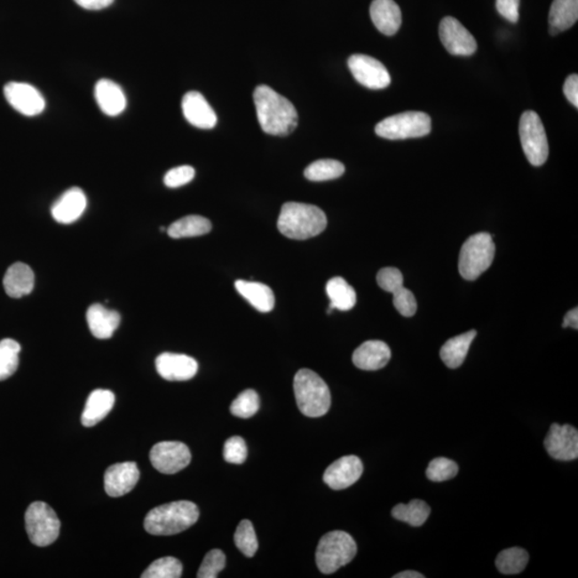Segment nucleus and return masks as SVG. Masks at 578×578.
Segmentation results:
<instances>
[{
  "label": "nucleus",
  "mask_w": 578,
  "mask_h": 578,
  "mask_svg": "<svg viewBox=\"0 0 578 578\" xmlns=\"http://www.w3.org/2000/svg\"><path fill=\"white\" fill-rule=\"evenodd\" d=\"M257 119L265 133L286 137L298 126V113L289 99L273 88L260 85L254 91Z\"/></svg>",
  "instance_id": "nucleus-1"
},
{
  "label": "nucleus",
  "mask_w": 578,
  "mask_h": 578,
  "mask_svg": "<svg viewBox=\"0 0 578 578\" xmlns=\"http://www.w3.org/2000/svg\"><path fill=\"white\" fill-rule=\"evenodd\" d=\"M327 227V217L321 208L304 202H285L281 210L278 229L294 241L319 236Z\"/></svg>",
  "instance_id": "nucleus-2"
},
{
  "label": "nucleus",
  "mask_w": 578,
  "mask_h": 578,
  "mask_svg": "<svg viewBox=\"0 0 578 578\" xmlns=\"http://www.w3.org/2000/svg\"><path fill=\"white\" fill-rule=\"evenodd\" d=\"M200 518L195 503L180 500L151 510L145 518L144 527L154 535H173L192 527Z\"/></svg>",
  "instance_id": "nucleus-3"
},
{
  "label": "nucleus",
  "mask_w": 578,
  "mask_h": 578,
  "mask_svg": "<svg viewBox=\"0 0 578 578\" xmlns=\"http://www.w3.org/2000/svg\"><path fill=\"white\" fill-rule=\"evenodd\" d=\"M294 392L297 406L310 418H320L330 409V390L324 379L311 369L302 368L296 374Z\"/></svg>",
  "instance_id": "nucleus-4"
},
{
  "label": "nucleus",
  "mask_w": 578,
  "mask_h": 578,
  "mask_svg": "<svg viewBox=\"0 0 578 578\" xmlns=\"http://www.w3.org/2000/svg\"><path fill=\"white\" fill-rule=\"evenodd\" d=\"M357 554V544L345 531H331L320 541L316 550V564L324 574H332L350 564Z\"/></svg>",
  "instance_id": "nucleus-5"
},
{
  "label": "nucleus",
  "mask_w": 578,
  "mask_h": 578,
  "mask_svg": "<svg viewBox=\"0 0 578 578\" xmlns=\"http://www.w3.org/2000/svg\"><path fill=\"white\" fill-rule=\"evenodd\" d=\"M495 243L487 233H479L467 239L461 249L458 270L463 278L475 281L491 267Z\"/></svg>",
  "instance_id": "nucleus-6"
},
{
  "label": "nucleus",
  "mask_w": 578,
  "mask_h": 578,
  "mask_svg": "<svg viewBox=\"0 0 578 578\" xmlns=\"http://www.w3.org/2000/svg\"><path fill=\"white\" fill-rule=\"evenodd\" d=\"M25 527L31 543L45 548L59 538L60 520L49 504L36 502L25 513Z\"/></svg>",
  "instance_id": "nucleus-7"
},
{
  "label": "nucleus",
  "mask_w": 578,
  "mask_h": 578,
  "mask_svg": "<svg viewBox=\"0 0 578 578\" xmlns=\"http://www.w3.org/2000/svg\"><path fill=\"white\" fill-rule=\"evenodd\" d=\"M431 118L422 112L393 115L377 123L375 132L380 138L398 140L425 137L431 132Z\"/></svg>",
  "instance_id": "nucleus-8"
},
{
  "label": "nucleus",
  "mask_w": 578,
  "mask_h": 578,
  "mask_svg": "<svg viewBox=\"0 0 578 578\" xmlns=\"http://www.w3.org/2000/svg\"><path fill=\"white\" fill-rule=\"evenodd\" d=\"M520 143L529 163L541 166L549 158V140L545 129L538 114L525 112L519 122Z\"/></svg>",
  "instance_id": "nucleus-9"
},
{
  "label": "nucleus",
  "mask_w": 578,
  "mask_h": 578,
  "mask_svg": "<svg viewBox=\"0 0 578 578\" xmlns=\"http://www.w3.org/2000/svg\"><path fill=\"white\" fill-rule=\"evenodd\" d=\"M149 457L155 470L166 475L185 470L192 458L189 447L179 441L159 442L151 449Z\"/></svg>",
  "instance_id": "nucleus-10"
},
{
  "label": "nucleus",
  "mask_w": 578,
  "mask_h": 578,
  "mask_svg": "<svg viewBox=\"0 0 578 578\" xmlns=\"http://www.w3.org/2000/svg\"><path fill=\"white\" fill-rule=\"evenodd\" d=\"M348 67L359 84L369 88V90H384L392 83V77L385 67L371 56L352 55L348 59Z\"/></svg>",
  "instance_id": "nucleus-11"
},
{
  "label": "nucleus",
  "mask_w": 578,
  "mask_h": 578,
  "mask_svg": "<svg viewBox=\"0 0 578 578\" xmlns=\"http://www.w3.org/2000/svg\"><path fill=\"white\" fill-rule=\"evenodd\" d=\"M439 36L442 44L452 55L471 56L477 51L476 39L455 18L442 19L439 25Z\"/></svg>",
  "instance_id": "nucleus-12"
},
{
  "label": "nucleus",
  "mask_w": 578,
  "mask_h": 578,
  "mask_svg": "<svg viewBox=\"0 0 578 578\" xmlns=\"http://www.w3.org/2000/svg\"><path fill=\"white\" fill-rule=\"evenodd\" d=\"M544 447L555 460L574 461L578 457V432L569 424H551Z\"/></svg>",
  "instance_id": "nucleus-13"
},
{
  "label": "nucleus",
  "mask_w": 578,
  "mask_h": 578,
  "mask_svg": "<svg viewBox=\"0 0 578 578\" xmlns=\"http://www.w3.org/2000/svg\"><path fill=\"white\" fill-rule=\"evenodd\" d=\"M4 93L10 106L25 116H36L44 111V96L36 88L26 83L10 82L4 86Z\"/></svg>",
  "instance_id": "nucleus-14"
},
{
  "label": "nucleus",
  "mask_w": 578,
  "mask_h": 578,
  "mask_svg": "<svg viewBox=\"0 0 578 578\" xmlns=\"http://www.w3.org/2000/svg\"><path fill=\"white\" fill-rule=\"evenodd\" d=\"M139 476L137 463H118L107 468L104 475V488L108 496H124L137 486Z\"/></svg>",
  "instance_id": "nucleus-15"
},
{
  "label": "nucleus",
  "mask_w": 578,
  "mask_h": 578,
  "mask_svg": "<svg viewBox=\"0 0 578 578\" xmlns=\"http://www.w3.org/2000/svg\"><path fill=\"white\" fill-rule=\"evenodd\" d=\"M362 472L360 458L355 455L343 456L327 468L324 481L330 488L340 491L355 484L362 476Z\"/></svg>",
  "instance_id": "nucleus-16"
},
{
  "label": "nucleus",
  "mask_w": 578,
  "mask_h": 578,
  "mask_svg": "<svg viewBox=\"0 0 578 578\" xmlns=\"http://www.w3.org/2000/svg\"><path fill=\"white\" fill-rule=\"evenodd\" d=\"M155 368L160 376L170 382H185L195 376L199 363L182 353L163 352L155 360Z\"/></svg>",
  "instance_id": "nucleus-17"
},
{
  "label": "nucleus",
  "mask_w": 578,
  "mask_h": 578,
  "mask_svg": "<svg viewBox=\"0 0 578 578\" xmlns=\"http://www.w3.org/2000/svg\"><path fill=\"white\" fill-rule=\"evenodd\" d=\"M182 112L192 126L210 130L216 127L218 117L204 96L197 91L186 93L182 99Z\"/></svg>",
  "instance_id": "nucleus-18"
},
{
  "label": "nucleus",
  "mask_w": 578,
  "mask_h": 578,
  "mask_svg": "<svg viewBox=\"0 0 578 578\" xmlns=\"http://www.w3.org/2000/svg\"><path fill=\"white\" fill-rule=\"evenodd\" d=\"M87 207L84 191L80 187H71L66 191L51 206V217L56 222L71 224L79 220Z\"/></svg>",
  "instance_id": "nucleus-19"
},
{
  "label": "nucleus",
  "mask_w": 578,
  "mask_h": 578,
  "mask_svg": "<svg viewBox=\"0 0 578 578\" xmlns=\"http://www.w3.org/2000/svg\"><path fill=\"white\" fill-rule=\"evenodd\" d=\"M392 351L382 341H367L359 346L352 355V362L363 371H377L387 366Z\"/></svg>",
  "instance_id": "nucleus-20"
},
{
  "label": "nucleus",
  "mask_w": 578,
  "mask_h": 578,
  "mask_svg": "<svg viewBox=\"0 0 578 578\" xmlns=\"http://www.w3.org/2000/svg\"><path fill=\"white\" fill-rule=\"evenodd\" d=\"M86 319L92 336L99 340L111 338L122 321L118 312L98 304L88 307Z\"/></svg>",
  "instance_id": "nucleus-21"
},
{
  "label": "nucleus",
  "mask_w": 578,
  "mask_h": 578,
  "mask_svg": "<svg viewBox=\"0 0 578 578\" xmlns=\"http://www.w3.org/2000/svg\"><path fill=\"white\" fill-rule=\"evenodd\" d=\"M369 13L374 25L385 36L397 34L402 25V12L394 0H373Z\"/></svg>",
  "instance_id": "nucleus-22"
},
{
  "label": "nucleus",
  "mask_w": 578,
  "mask_h": 578,
  "mask_svg": "<svg viewBox=\"0 0 578 578\" xmlns=\"http://www.w3.org/2000/svg\"><path fill=\"white\" fill-rule=\"evenodd\" d=\"M95 98L99 107L107 116H118L127 107V98L123 88L111 80L104 79L97 83Z\"/></svg>",
  "instance_id": "nucleus-23"
},
{
  "label": "nucleus",
  "mask_w": 578,
  "mask_h": 578,
  "mask_svg": "<svg viewBox=\"0 0 578 578\" xmlns=\"http://www.w3.org/2000/svg\"><path fill=\"white\" fill-rule=\"evenodd\" d=\"M3 283L9 297L15 299L22 298L29 295L35 288L33 269L24 263H15L10 265Z\"/></svg>",
  "instance_id": "nucleus-24"
},
{
  "label": "nucleus",
  "mask_w": 578,
  "mask_h": 578,
  "mask_svg": "<svg viewBox=\"0 0 578 578\" xmlns=\"http://www.w3.org/2000/svg\"><path fill=\"white\" fill-rule=\"evenodd\" d=\"M115 400V394L109 390L98 389L92 392L83 411L82 424L85 428H92L101 422L113 409Z\"/></svg>",
  "instance_id": "nucleus-25"
},
{
  "label": "nucleus",
  "mask_w": 578,
  "mask_h": 578,
  "mask_svg": "<svg viewBox=\"0 0 578 578\" xmlns=\"http://www.w3.org/2000/svg\"><path fill=\"white\" fill-rule=\"evenodd\" d=\"M236 289L244 299H246L254 309L262 313H269L274 307V294L269 286L249 282V281L238 280L235 283Z\"/></svg>",
  "instance_id": "nucleus-26"
},
{
  "label": "nucleus",
  "mask_w": 578,
  "mask_h": 578,
  "mask_svg": "<svg viewBox=\"0 0 578 578\" xmlns=\"http://www.w3.org/2000/svg\"><path fill=\"white\" fill-rule=\"evenodd\" d=\"M477 336L476 330L463 333V335L450 338L441 347L440 358L446 366L450 368H457L464 363L468 351Z\"/></svg>",
  "instance_id": "nucleus-27"
},
{
  "label": "nucleus",
  "mask_w": 578,
  "mask_h": 578,
  "mask_svg": "<svg viewBox=\"0 0 578 578\" xmlns=\"http://www.w3.org/2000/svg\"><path fill=\"white\" fill-rule=\"evenodd\" d=\"M578 19V0H554L549 15L551 35L572 28Z\"/></svg>",
  "instance_id": "nucleus-28"
},
{
  "label": "nucleus",
  "mask_w": 578,
  "mask_h": 578,
  "mask_svg": "<svg viewBox=\"0 0 578 578\" xmlns=\"http://www.w3.org/2000/svg\"><path fill=\"white\" fill-rule=\"evenodd\" d=\"M326 293L330 300L328 313H331L333 310L350 311L356 305V291L343 278L337 277L329 280L326 286Z\"/></svg>",
  "instance_id": "nucleus-29"
},
{
  "label": "nucleus",
  "mask_w": 578,
  "mask_h": 578,
  "mask_svg": "<svg viewBox=\"0 0 578 578\" xmlns=\"http://www.w3.org/2000/svg\"><path fill=\"white\" fill-rule=\"evenodd\" d=\"M212 224L207 218L202 216H186L179 218L168 228L170 238H190L206 235L210 233Z\"/></svg>",
  "instance_id": "nucleus-30"
},
{
  "label": "nucleus",
  "mask_w": 578,
  "mask_h": 578,
  "mask_svg": "<svg viewBox=\"0 0 578 578\" xmlns=\"http://www.w3.org/2000/svg\"><path fill=\"white\" fill-rule=\"evenodd\" d=\"M431 509L424 500L414 499L408 504L400 503L392 510V517L413 527H420L429 519Z\"/></svg>",
  "instance_id": "nucleus-31"
},
{
  "label": "nucleus",
  "mask_w": 578,
  "mask_h": 578,
  "mask_svg": "<svg viewBox=\"0 0 578 578\" xmlns=\"http://www.w3.org/2000/svg\"><path fill=\"white\" fill-rule=\"evenodd\" d=\"M20 344L12 338L0 341V382L12 377L20 364Z\"/></svg>",
  "instance_id": "nucleus-32"
},
{
  "label": "nucleus",
  "mask_w": 578,
  "mask_h": 578,
  "mask_svg": "<svg viewBox=\"0 0 578 578\" xmlns=\"http://www.w3.org/2000/svg\"><path fill=\"white\" fill-rule=\"evenodd\" d=\"M345 173V166L337 160H319L307 166L305 170L306 179L311 181H327L337 179Z\"/></svg>",
  "instance_id": "nucleus-33"
},
{
  "label": "nucleus",
  "mask_w": 578,
  "mask_h": 578,
  "mask_svg": "<svg viewBox=\"0 0 578 578\" xmlns=\"http://www.w3.org/2000/svg\"><path fill=\"white\" fill-rule=\"evenodd\" d=\"M528 560L527 551L520 548H512L499 553L496 558V566L503 574H519L525 570Z\"/></svg>",
  "instance_id": "nucleus-34"
},
{
  "label": "nucleus",
  "mask_w": 578,
  "mask_h": 578,
  "mask_svg": "<svg viewBox=\"0 0 578 578\" xmlns=\"http://www.w3.org/2000/svg\"><path fill=\"white\" fill-rule=\"evenodd\" d=\"M184 571L181 562L174 557H163L151 564L142 574L143 578H179Z\"/></svg>",
  "instance_id": "nucleus-35"
},
{
  "label": "nucleus",
  "mask_w": 578,
  "mask_h": 578,
  "mask_svg": "<svg viewBox=\"0 0 578 578\" xmlns=\"http://www.w3.org/2000/svg\"><path fill=\"white\" fill-rule=\"evenodd\" d=\"M234 539H235V544L238 550L244 556L253 557L257 554L258 549L257 534H255L253 525L249 520H241V523L237 527Z\"/></svg>",
  "instance_id": "nucleus-36"
},
{
  "label": "nucleus",
  "mask_w": 578,
  "mask_h": 578,
  "mask_svg": "<svg viewBox=\"0 0 578 578\" xmlns=\"http://www.w3.org/2000/svg\"><path fill=\"white\" fill-rule=\"evenodd\" d=\"M260 408L258 394L249 389L238 395L231 405V413L241 419L251 418Z\"/></svg>",
  "instance_id": "nucleus-37"
},
{
  "label": "nucleus",
  "mask_w": 578,
  "mask_h": 578,
  "mask_svg": "<svg viewBox=\"0 0 578 578\" xmlns=\"http://www.w3.org/2000/svg\"><path fill=\"white\" fill-rule=\"evenodd\" d=\"M458 472V466L455 461L446 457H437L430 463L426 470V477L431 481L442 482L455 478Z\"/></svg>",
  "instance_id": "nucleus-38"
},
{
  "label": "nucleus",
  "mask_w": 578,
  "mask_h": 578,
  "mask_svg": "<svg viewBox=\"0 0 578 578\" xmlns=\"http://www.w3.org/2000/svg\"><path fill=\"white\" fill-rule=\"evenodd\" d=\"M226 557L220 550H212L205 557L204 561L197 572L199 578H216L226 567Z\"/></svg>",
  "instance_id": "nucleus-39"
},
{
  "label": "nucleus",
  "mask_w": 578,
  "mask_h": 578,
  "mask_svg": "<svg viewBox=\"0 0 578 578\" xmlns=\"http://www.w3.org/2000/svg\"><path fill=\"white\" fill-rule=\"evenodd\" d=\"M223 455L224 460L232 464H242L248 456L246 441L239 436L231 437L224 445Z\"/></svg>",
  "instance_id": "nucleus-40"
},
{
  "label": "nucleus",
  "mask_w": 578,
  "mask_h": 578,
  "mask_svg": "<svg viewBox=\"0 0 578 578\" xmlns=\"http://www.w3.org/2000/svg\"><path fill=\"white\" fill-rule=\"evenodd\" d=\"M377 283L380 289L388 291V293L394 294L395 291L402 289L404 286L403 274L397 268H384L379 270Z\"/></svg>",
  "instance_id": "nucleus-41"
},
{
  "label": "nucleus",
  "mask_w": 578,
  "mask_h": 578,
  "mask_svg": "<svg viewBox=\"0 0 578 578\" xmlns=\"http://www.w3.org/2000/svg\"><path fill=\"white\" fill-rule=\"evenodd\" d=\"M195 177V170L190 165H182L171 169L164 176V185L175 189L189 184Z\"/></svg>",
  "instance_id": "nucleus-42"
},
{
  "label": "nucleus",
  "mask_w": 578,
  "mask_h": 578,
  "mask_svg": "<svg viewBox=\"0 0 578 578\" xmlns=\"http://www.w3.org/2000/svg\"><path fill=\"white\" fill-rule=\"evenodd\" d=\"M393 295V305L400 315L411 317L416 312V300L415 295L404 286L402 289L395 291Z\"/></svg>",
  "instance_id": "nucleus-43"
},
{
  "label": "nucleus",
  "mask_w": 578,
  "mask_h": 578,
  "mask_svg": "<svg viewBox=\"0 0 578 578\" xmlns=\"http://www.w3.org/2000/svg\"><path fill=\"white\" fill-rule=\"evenodd\" d=\"M520 0H496V9L509 22L518 23Z\"/></svg>",
  "instance_id": "nucleus-44"
},
{
  "label": "nucleus",
  "mask_w": 578,
  "mask_h": 578,
  "mask_svg": "<svg viewBox=\"0 0 578 578\" xmlns=\"http://www.w3.org/2000/svg\"><path fill=\"white\" fill-rule=\"evenodd\" d=\"M564 93L573 106L578 107V76L571 75L565 82Z\"/></svg>",
  "instance_id": "nucleus-45"
},
{
  "label": "nucleus",
  "mask_w": 578,
  "mask_h": 578,
  "mask_svg": "<svg viewBox=\"0 0 578 578\" xmlns=\"http://www.w3.org/2000/svg\"><path fill=\"white\" fill-rule=\"evenodd\" d=\"M75 2L86 10H102L111 6L114 0H75Z\"/></svg>",
  "instance_id": "nucleus-46"
},
{
  "label": "nucleus",
  "mask_w": 578,
  "mask_h": 578,
  "mask_svg": "<svg viewBox=\"0 0 578 578\" xmlns=\"http://www.w3.org/2000/svg\"><path fill=\"white\" fill-rule=\"evenodd\" d=\"M564 328L571 327L573 329L577 330L578 329V310L577 307L575 309H573L569 312L565 316L564 320Z\"/></svg>",
  "instance_id": "nucleus-47"
},
{
  "label": "nucleus",
  "mask_w": 578,
  "mask_h": 578,
  "mask_svg": "<svg viewBox=\"0 0 578 578\" xmlns=\"http://www.w3.org/2000/svg\"><path fill=\"white\" fill-rule=\"evenodd\" d=\"M394 578H424V575H422L421 573L416 571H404L399 573V574L394 575Z\"/></svg>",
  "instance_id": "nucleus-48"
}]
</instances>
